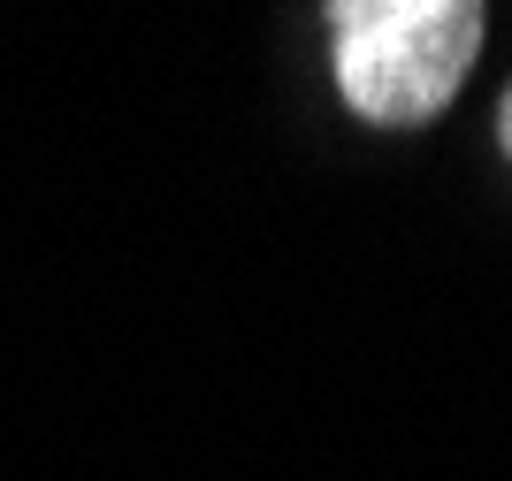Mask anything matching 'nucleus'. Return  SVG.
<instances>
[{"label": "nucleus", "mask_w": 512, "mask_h": 481, "mask_svg": "<svg viewBox=\"0 0 512 481\" xmlns=\"http://www.w3.org/2000/svg\"><path fill=\"white\" fill-rule=\"evenodd\" d=\"M482 54L474 0H337L329 8V62L337 92L360 123L406 130L444 115Z\"/></svg>", "instance_id": "obj_1"}, {"label": "nucleus", "mask_w": 512, "mask_h": 481, "mask_svg": "<svg viewBox=\"0 0 512 481\" xmlns=\"http://www.w3.org/2000/svg\"><path fill=\"white\" fill-rule=\"evenodd\" d=\"M497 138H505V153H512V84H505V107H497Z\"/></svg>", "instance_id": "obj_2"}]
</instances>
